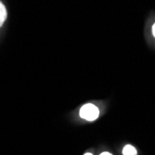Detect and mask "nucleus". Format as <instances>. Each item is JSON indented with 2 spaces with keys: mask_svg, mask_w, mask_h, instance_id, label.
I'll return each mask as SVG.
<instances>
[{
  "mask_svg": "<svg viewBox=\"0 0 155 155\" xmlns=\"http://www.w3.org/2000/svg\"><path fill=\"white\" fill-rule=\"evenodd\" d=\"M98 115H100V110L97 107L91 103L84 105L80 110V116L87 121H95Z\"/></svg>",
  "mask_w": 155,
  "mask_h": 155,
  "instance_id": "1",
  "label": "nucleus"
},
{
  "mask_svg": "<svg viewBox=\"0 0 155 155\" xmlns=\"http://www.w3.org/2000/svg\"><path fill=\"white\" fill-rule=\"evenodd\" d=\"M6 19H7V9L4 4L0 1V27L3 25Z\"/></svg>",
  "mask_w": 155,
  "mask_h": 155,
  "instance_id": "2",
  "label": "nucleus"
},
{
  "mask_svg": "<svg viewBox=\"0 0 155 155\" xmlns=\"http://www.w3.org/2000/svg\"><path fill=\"white\" fill-rule=\"evenodd\" d=\"M137 150L132 145H126L123 150L124 155H137Z\"/></svg>",
  "mask_w": 155,
  "mask_h": 155,
  "instance_id": "3",
  "label": "nucleus"
},
{
  "mask_svg": "<svg viewBox=\"0 0 155 155\" xmlns=\"http://www.w3.org/2000/svg\"><path fill=\"white\" fill-rule=\"evenodd\" d=\"M152 34H153V35H154V37H155V23H154L153 26H152Z\"/></svg>",
  "mask_w": 155,
  "mask_h": 155,
  "instance_id": "4",
  "label": "nucleus"
},
{
  "mask_svg": "<svg viewBox=\"0 0 155 155\" xmlns=\"http://www.w3.org/2000/svg\"><path fill=\"white\" fill-rule=\"evenodd\" d=\"M101 155H112V154H110V152H102Z\"/></svg>",
  "mask_w": 155,
  "mask_h": 155,
  "instance_id": "5",
  "label": "nucleus"
},
{
  "mask_svg": "<svg viewBox=\"0 0 155 155\" xmlns=\"http://www.w3.org/2000/svg\"><path fill=\"white\" fill-rule=\"evenodd\" d=\"M84 155H93V154H92V153H89V152H87V153H86Z\"/></svg>",
  "mask_w": 155,
  "mask_h": 155,
  "instance_id": "6",
  "label": "nucleus"
}]
</instances>
